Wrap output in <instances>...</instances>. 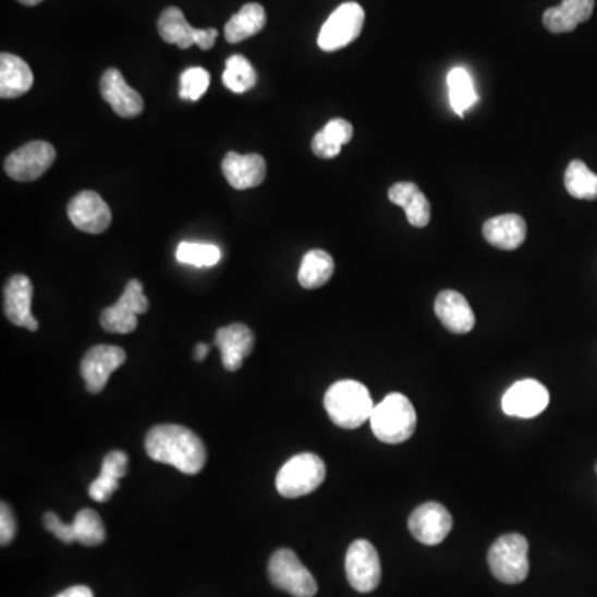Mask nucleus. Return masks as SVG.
<instances>
[{"instance_id":"f257e3e1","label":"nucleus","mask_w":597,"mask_h":597,"mask_svg":"<svg viewBox=\"0 0 597 597\" xmlns=\"http://www.w3.org/2000/svg\"><path fill=\"white\" fill-rule=\"evenodd\" d=\"M149 459L174 466L184 475H198L205 468L208 452L202 438L181 425H158L146 435Z\"/></svg>"},{"instance_id":"f03ea898","label":"nucleus","mask_w":597,"mask_h":597,"mask_svg":"<svg viewBox=\"0 0 597 597\" xmlns=\"http://www.w3.org/2000/svg\"><path fill=\"white\" fill-rule=\"evenodd\" d=\"M324 406L330 421L348 430L358 428L370 421L371 412L376 409L367 387L355 380L333 383L324 397Z\"/></svg>"},{"instance_id":"7ed1b4c3","label":"nucleus","mask_w":597,"mask_h":597,"mask_svg":"<svg viewBox=\"0 0 597 597\" xmlns=\"http://www.w3.org/2000/svg\"><path fill=\"white\" fill-rule=\"evenodd\" d=\"M370 427L383 443L397 444L412 438L417 428V412L402 393H390L371 412Z\"/></svg>"},{"instance_id":"20e7f679","label":"nucleus","mask_w":597,"mask_h":597,"mask_svg":"<svg viewBox=\"0 0 597 597\" xmlns=\"http://www.w3.org/2000/svg\"><path fill=\"white\" fill-rule=\"evenodd\" d=\"M528 539L517 533L501 536L488 551L491 573L504 584H520L528 577Z\"/></svg>"},{"instance_id":"39448f33","label":"nucleus","mask_w":597,"mask_h":597,"mask_svg":"<svg viewBox=\"0 0 597 597\" xmlns=\"http://www.w3.org/2000/svg\"><path fill=\"white\" fill-rule=\"evenodd\" d=\"M326 463L314 453L292 456L276 478V488L284 498H301L313 494L326 479Z\"/></svg>"},{"instance_id":"423d86ee","label":"nucleus","mask_w":597,"mask_h":597,"mask_svg":"<svg viewBox=\"0 0 597 597\" xmlns=\"http://www.w3.org/2000/svg\"><path fill=\"white\" fill-rule=\"evenodd\" d=\"M269 580L278 589L294 597H314L317 583L310 571L291 549H278L269 561Z\"/></svg>"},{"instance_id":"0eeeda50","label":"nucleus","mask_w":597,"mask_h":597,"mask_svg":"<svg viewBox=\"0 0 597 597\" xmlns=\"http://www.w3.org/2000/svg\"><path fill=\"white\" fill-rule=\"evenodd\" d=\"M365 12L357 2H345L336 9L320 28L319 44L324 52H336L357 40L364 28Z\"/></svg>"},{"instance_id":"6e6552de","label":"nucleus","mask_w":597,"mask_h":597,"mask_svg":"<svg viewBox=\"0 0 597 597\" xmlns=\"http://www.w3.org/2000/svg\"><path fill=\"white\" fill-rule=\"evenodd\" d=\"M149 303L138 279L126 284L122 297L101 313L100 324L107 332L130 333L138 326V316L148 310Z\"/></svg>"},{"instance_id":"1a4fd4ad","label":"nucleus","mask_w":597,"mask_h":597,"mask_svg":"<svg viewBox=\"0 0 597 597\" xmlns=\"http://www.w3.org/2000/svg\"><path fill=\"white\" fill-rule=\"evenodd\" d=\"M158 32L165 42L174 44L183 50L190 49L192 46L209 50L218 39L216 28L193 27L184 17L183 11L178 8H168L161 12L160 19H158Z\"/></svg>"},{"instance_id":"9d476101","label":"nucleus","mask_w":597,"mask_h":597,"mask_svg":"<svg viewBox=\"0 0 597 597\" xmlns=\"http://www.w3.org/2000/svg\"><path fill=\"white\" fill-rule=\"evenodd\" d=\"M349 584L358 593H371L382 580V566L377 549L367 539H357L349 546L345 556Z\"/></svg>"},{"instance_id":"9b49d317","label":"nucleus","mask_w":597,"mask_h":597,"mask_svg":"<svg viewBox=\"0 0 597 597\" xmlns=\"http://www.w3.org/2000/svg\"><path fill=\"white\" fill-rule=\"evenodd\" d=\"M56 148L47 142H31L15 149L5 160V173L15 181L28 183L42 176L53 161H56Z\"/></svg>"},{"instance_id":"f8f14e48","label":"nucleus","mask_w":597,"mask_h":597,"mask_svg":"<svg viewBox=\"0 0 597 597\" xmlns=\"http://www.w3.org/2000/svg\"><path fill=\"white\" fill-rule=\"evenodd\" d=\"M453 526V517L443 504H421L414 513L410 514L409 529L422 545L437 546L450 535Z\"/></svg>"},{"instance_id":"ddd939ff","label":"nucleus","mask_w":597,"mask_h":597,"mask_svg":"<svg viewBox=\"0 0 597 597\" xmlns=\"http://www.w3.org/2000/svg\"><path fill=\"white\" fill-rule=\"evenodd\" d=\"M126 362V352L117 345H95L85 354L81 371L90 393H100L117 368Z\"/></svg>"},{"instance_id":"4468645a","label":"nucleus","mask_w":597,"mask_h":597,"mask_svg":"<svg viewBox=\"0 0 597 597\" xmlns=\"http://www.w3.org/2000/svg\"><path fill=\"white\" fill-rule=\"evenodd\" d=\"M549 405V392L538 380H520L508 389L501 400L503 412L510 417H538Z\"/></svg>"},{"instance_id":"2eb2a0df","label":"nucleus","mask_w":597,"mask_h":597,"mask_svg":"<svg viewBox=\"0 0 597 597\" xmlns=\"http://www.w3.org/2000/svg\"><path fill=\"white\" fill-rule=\"evenodd\" d=\"M70 221L77 230L88 234H100L108 230L111 222V211L107 203L95 192L78 193L69 203Z\"/></svg>"},{"instance_id":"dca6fc26","label":"nucleus","mask_w":597,"mask_h":597,"mask_svg":"<svg viewBox=\"0 0 597 597\" xmlns=\"http://www.w3.org/2000/svg\"><path fill=\"white\" fill-rule=\"evenodd\" d=\"M100 94L103 100L110 105L111 110L122 119H135L145 107L142 95L126 84L122 73L117 69H108L101 75Z\"/></svg>"},{"instance_id":"f3484780","label":"nucleus","mask_w":597,"mask_h":597,"mask_svg":"<svg viewBox=\"0 0 597 597\" xmlns=\"http://www.w3.org/2000/svg\"><path fill=\"white\" fill-rule=\"evenodd\" d=\"M34 285L24 275L12 276L4 289V313L14 326L35 332L39 322L32 314Z\"/></svg>"},{"instance_id":"a211bd4d","label":"nucleus","mask_w":597,"mask_h":597,"mask_svg":"<svg viewBox=\"0 0 597 597\" xmlns=\"http://www.w3.org/2000/svg\"><path fill=\"white\" fill-rule=\"evenodd\" d=\"M216 348L221 352L222 365L228 371L240 370L244 358L249 357L254 349V333L244 324H231L216 332Z\"/></svg>"},{"instance_id":"6ab92c4d","label":"nucleus","mask_w":597,"mask_h":597,"mask_svg":"<svg viewBox=\"0 0 597 597\" xmlns=\"http://www.w3.org/2000/svg\"><path fill=\"white\" fill-rule=\"evenodd\" d=\"M222 174L234 190H251L263 184L266 161L260 155L228 154L222 160Z\"/></svg>"},{"instance_id":"aec40b11","label":"nucleus","mask_w":597,"mask_h":597,"mask_svg":"<svg viewBox=\"0 0 597 597\" xmlns=\"http://www.w3.org/2000/svg\"><path fill=\"white\" fill-rule=\"evenodd\" d=\"M435 313L450 332L468 333L475 327V314H473L465 295L460 292H440L435 301Z\"/></svg>"},{"instance_id":"412c9836","label":"nucleus","mask_w":597,"mask_h":597,"mask_svg":"<svg viewBox=\"0 0 597 597\" xmlns=\"http://www.w3.org/2000/svg\"><path fill=\"white\" fill-rule=\"evenodd\" d=\"M528 228L520 215H503L488 219L483 224V236L491 246L504 251H514L525 243Z\"/></svg>"},{"instance_id":"4be33fe9","label":"nucleus","mask_w":597,"mask_h":597,"mask_svg":"<svg viewBox=\"0 0 597 597\" xmlns=\"http://www.w3.org/2000/svg\"><path fill=\"white\" fill-rule=\"evenodd\" d=\"M594 4L596 0H563V4L545 12L543 24L551 34L573 32L577 25L589 21Z\"/></svg>"},{"instance_id":"5701e85b","label":"nucleus","mask_w":597,"mask_h":597,"mask_svg":"<svg viewBox=\"0 0 597 597\" xmlns=\"http://www.w3.org/2000/svg\"><path fill=\"white\" fill-rule=\"evenodd\" d=\"M389 199L393 205L402 206L406 219L414 228H425L431 218V206L427 196L415 183H397L389 190Z\"/></svg>"},{"instance_id":"b1692460","label":"nucleus","mask_w":597,"mask_h":597,"mask_svg":"<svg viewBox=\"0 0 597 597\" xmlns=\"http://www.w3.org/2000/svg\"><path fill=\"white\" fill-rule=\"evenodd\" d=\"M34 85V73L21 57L12 53L0 56V97L4 100L22 97Z\"/></svg>"},{"instance_id":"393cba45","label":"nucleus","mask_w":597,"mask_h":597,"mask_svg":"<svg viewBox=\"0 0 597 597\" xmlns=\"http://www.w3.org/2000/svg\"><path fill=\"white\" fill-rule=\"evenodd\" d=\"M129 473V456L120 450H113L103 459L100 475L92 483L88 495L92 500L105 503L119 490L120 479Z\"/></svg>"},{"instance_id":"a878e982","label":"nucleus","mask_w":597,"mask_h":597,"mask_svg":"<svg viewBox=\"0 0 597 597\" xmlns=\"http://www.w3.org/2000/svg\"><path fill=\"white\" fill-rule=\"evenodd\" d=\"M354 136V126L344 119H333L314 136L313 151L316 157L332 160L341 154L342 146L348 145Z\"/></svg>"},{"instance_id":"bb28decb","label":"nucleus","mask_w":597,"mask_h":597,"mask_svg":"<svg viewBox=\"0 0 597 597\" xmlns=\"http://www.w3.org/2000/svg\"><path fill=\"white\" fill-rule=\"evenodd\" d=\"M266 25L265 8L256 2L243 5L236 15L228 21L224 27V37L230 44H240L259 34Z\"/></svg>"},{"instance_id":"cd10ccee","label":"nucleus","mask_w":597,"mask_h":597,"mask_svg":"<svg viewBox=\"0 0 597 597\" xmlns=\"http://www.w3.org/2000/svg\"><path fill=\"white\" fill-rule=\"evenodd\" d=\"M333 275V259L322 249H313L303 257L298 268V284L304 289L322 288Z\"/></svg>"},{"instance_id":"c85d7f7f","label":"nucleus","mask_w":597,"mask_h":597,"mask_svg":"<svg viewBox=\"0 0 597 597\" xmlns=\"http://www.w3.org/2000/svg\"><path fill=\"white\" fill-rule=\"evenodd\" d=\"M448 90H450V103L456 115H465V111L478 101L472 77L462 66L448 73Z\"/></svg>"},{"instance_id":"c756f323","label":"nucleus","mask_w":597,"mask_h":597,"mask_svg":"<svg viewBox=\"0 0 597 597\" xmlns=\"http://www.w3.org/2000/svg\"><path fill=\"white\" fill-rule=\"evenodd\" d=\"M568 193L576 199H597V174L593 173L583 161H571L564 174Z\"/></svg>"},{"instance_id":"7c9ffc66","label":"nucleus","mask_w":597,"mask_h":597,"mask_svg":"<svg viewBox=\"0 0 597 597\" xmlns=\"http://www.w3.org/2000/svg\"><path fill=\"white\" fill-rule=\"evenodd\" d=\"M222 84L233 94H246L257 84L256 70L246 57H230L227 60V69L222 73Z\"/></svg>"},{"instance_id":"2f4dec72","label":"nucleus","mask_w":597,"mask_h":597,"mask_svg":"<svg viewBox=\"0 0 597 597\" xmlns=\"http://www.w3.org/2000/svg\"><path fill=\"white\" fill-rule=\"evenodd\" d=\"M73 535L75 543H81L84 546H100L107 538L103 521L100 514L94 510L78 511L77 516L73 520Z\"/></svg>"},{"instance_id":"473e14b6","label":"nucleus","mask_w":597,"mask_h":597,"mask_svg":"<svg viewBox=\"0 0 597 597\" xmlns=\"http://www.w3.org/2000/svg\"><path fill=\"white\" fill-rule=\"evenodd\" d=\"M221 257V249L215 244L181 243L176 249V259L181 265L196 268H212Z\"/></svg>"},{"instance_id":"72a5a7b5","label":"nucleus","mask_w":597,"mask_h":597,"mask_svg":"<svg viewBox=\"0 0 597 597\" xmlns=\"http://www.w3.org/2000/svg\"><path fill=\"white\" fill-rule=\"evenodd\" d=\"M209 73L202 66L184 70L180 78V98L186 101H198L208 90Z\"/></svg>"},{"instance_id":"f704fd0d","label":"nucleus","mask_w":597,"mask_h":597,"mask_svg":"<svg viewBox=\"0 0 597 597\" xmlns=\"http://www.w3.org/2000/svg\"><path fill=\"white\" fill-rule=\"evenodd\" d=\"M44 526H46L47 532L52 533L57 539L65 543V545H72V543H75L72 523L66 525V523H63V521L60 520L56 513H52V511L44 514Z\"/></svg>"},{"instance_id":"c9c22d12","label":"nucleus","mask_w":597,"mask_h":597,"mask_svg":"<svg viewBox=\"0 0 597 597\" xmlns=\"http://www.w3.org/2000/svg\"><path fill=\"white\" fill-rule=\"evenodd\" d=\"M15 533H17V523H15L14 513L8 503H2L0 507V545H11L14 541Z\"/></svg>"},{"instance_id":"e433bc0d","label":"nucleus","mask_w":597,"mask_h":597,"mask_svg":"<svg viewBox=\"0 0 597 597\" xmlns=\"http://www.w3.org/2000/svg\"><path fill=\"white\" fill-rule=\"evenodd\" d=\"M56 597H95L94 593H92L90 587L87 586H72L69 587V589L63 590V593H60L59 596Z\"/></svg>"},{"instance_id":"4c0bfd02","label":"nucleus","mask_w":597,"mask_h":597,"mask_svg":"<svg viewBox=\"0 0 597 597\" xmlns=\"http://www.w3.org/2000/svg\"><path fill=\"white\" fill-rule=\"evenodd\" d=\"M209 352V345L206 344H198L195 349V358L198 362L205 361L206 355H208Z\"/></svg>"},{"instance_id":"58836bf2","label":"nucleus","mask_w":597,"mask_h":597,"mask_svg":"<svg viewBox=\"0 0 597 597\" xmlns=\"http://www.w3.org/2000/svg\"><path fill=\"white\" fill-rule=\"evenodd\" d=\"M22 5H28V8H34V5H39L44 0H17Z\"/></svg>"},{"instance_id":"ea45409f","label":"nucleus","mask_w":597,"mask_h":597,"mask_svg":"<svg viewBox=\"0 0 597 597\" xmlns=\"http://www.w3.org/2000/svg\"><path fill=\"white\" fill-rule=\"evenodd\" d=\"M596 473H597V465H596Z\"/></svg>"}]
</instances>
